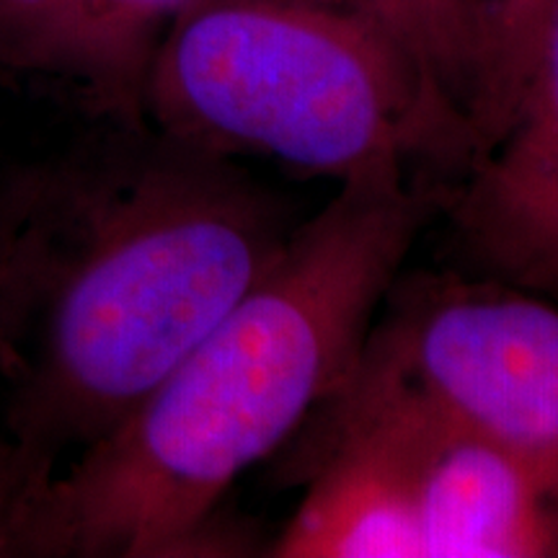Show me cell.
Returning <instances> with one entry per match:
<instances>
[{"mask_svg": "<svg viewBox=\"0 0 558 558\" xmlns=\"http://www.w3.org/2000/svg\"><path fill=\"white\" fill-rule=\"evenodd\" d=\"M96 122L0 171V527L241 303L298 228L230 156Z\"/></svg>", "mask_w": 558, "mask_h": 558, "instance_id": "1", "label": "cell"}, {"mask_svg": "<svg viewBox=\"0 0 558 558\" xmlns=\"http://www.w3.org/2000/svg\"><path fill=\"white\" fill-rule=\"evenodd\" d=\"M435 197L396 173L344 181L120 424L13 501L0 556L233 554L220 501L347 378Z\"/></svg>", "mask_w": 558, "mask_h": 558, "instance_id": "2", "label": "cell"}, {"mask_svg": "<svg viewBox=\"0 0 558 558\" xmlns=\"http://www.w3.org/2000/svg\"><path fill=\"white\" fill-rule=\"evenodd\" d=\"M145 120L220 156L262 153L341 184L460 177L481 150L469 109L427 60L337 0H194L153 60Z\"/></svg>", "mask_w": 558, "mask_h": 558, "instance_id": "3", "label": "cell"}, {"mask_svg": "<svg viewBox=\"0 0 558 558\" xmlns=\"http://www.w3.org/2000/svg\"><path fill=\"white\" fill-rule=\"evenodd\" d=\"M390 288L311 427L403 414L507 450L558 497V311L507 282Z\"/></svg>", "mask_w": 558, "mask_h": 558, "instance_id": "4", "label": "cell"}, {"mask_svg": "<svg viewBox=\"0 0 558 558\" xmlns=\"http://www.w3.org/2000/svg\"><path fill=\"white\" fill-rule=\"evenodd\" d=\"M442 202L473 267L558 295V0L507 128Z\"/></svg>", "mask_w": 558, "mask_h": 558, "instance_id": "5", "label": "cell"}, {"mask_svg": "<svg viewBox=\"0 0 558 558\" xmlns=\"http://www.w3.org/2000/svg\"><path fill=\"white\" fill-rule=\"evenodd\" d=\"M352 427L386 429L403 450L422 558L558 556V497L507 450L403 414L313 427L305 445Z\"/></svg>", "mask_w": 558, "mask_h": 558, "instance_id": "6", "label": "cell"}, {"mask_svg": "<svg viewBox=\"0 0 558 558\" xmlns=\"http://www.w3.org/2000/svg\"><path fill=\"white\" fill-rule=\"evenodd\" d=\"M194 0H0V75L54 86L94 120L148 124L160 41Z\"/></svg>", "mask_w": 558, "mask_h": 558, "instance_id": "7", "label": "cell"}, {"mask_svg": "<svg viewBox=\"0 0 558 558\" xmlns=\"http://www.w3.org/2000/svg\"><path fill=\"white\" fill-rule=\"evenodd\" d=\"M308 488L271 546L277 558H422L409 465L380 427L303 448Z\"/></svg>", "mask_w": 558, "mask_h": 558, "instance_id": "8", "label": "cell"}, {"mask_svg": "<svg viewBox=\"0 0 558 558\" xmlns=\"http://www.w3.org/2000/svg\"><path fill=\"white\" fill-rule=\"evenodd\" d=\"M378 19L422 54L473 120L484 81V37L469 0H337ZM476 128V124H473Z\"/></svg>", "mask_w": 558, "mask_h": 558, "instance_id": "9", "label": "cell"}, {"mask_svg": "<svg viewBox=\"0 0 558 558\" xmlns=\"http://www.w3.org/2000/svg\"><path fill=\"white\" fill-rule=\"evenodd\" d=\"M484 37V81L473 109L481 150L507 128L554 0H469ZM478 150V153H481Z\"/></svg>", "mask_w": 558, "mask_h": 558, "instance_id": "10", "label": "cell"}]
</instances>
